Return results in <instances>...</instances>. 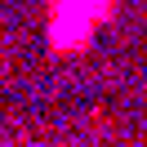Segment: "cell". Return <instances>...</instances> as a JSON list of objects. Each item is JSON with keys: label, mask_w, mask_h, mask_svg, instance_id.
<instances>
[{"label": "cell", "mask_w": 147, "mask_h": 147, "mask_svg": "<svg viewBox=\"0 0 147 147\" xmlns=\"http://www.w3.org/2000/svg\"><path fill=\"white\" fill-rule=\"evenodd\" d=\"M120 13V0H49L45 5V40L54 54H85L98 36Z\"/></svg>", "instance_id": "cell-1"}]
</instances>
